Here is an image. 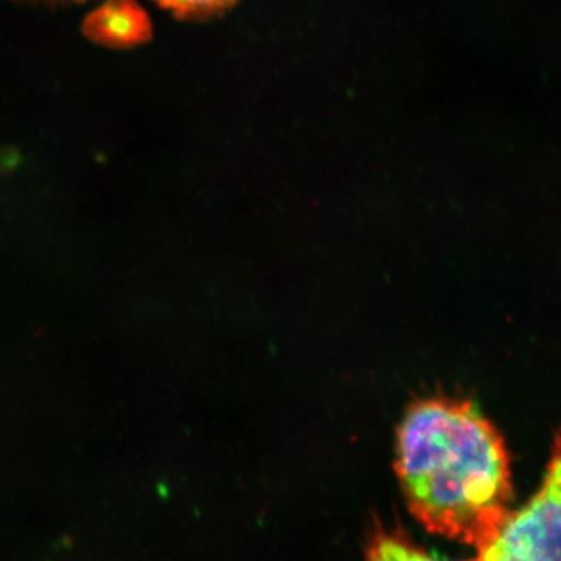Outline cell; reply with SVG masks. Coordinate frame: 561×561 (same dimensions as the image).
<instances>
[{
  "instance_id": "3957f363",
  "label": "cell",
  "mask_w": 561,
  "mask_h": 561,
  "mask_svg": "<svg viewBox=\"0 0 561 561\" xmlns=\"http://www.w3.org/2000/svg\"><path fill=\"white\" fill-rule=\"evenodd\" d=\"M149 32V20L135 0H108L87 20L90 38L114 46L139 43Z\"/></svg>"
},
{
  "instance_id": "6da1fadb",
  "label": "cell",
  "mask_w": 561,
  "mask_h": 561,
  "mask_svg": "<svg viewBox=\"0 0 561 561\" xmlns=\"http://www.w3.org/2000/svg\"><path fill=\"white\" fill-rule=\"evenodd\" d=\"M394 467L413 515L434 534L478 548L511 512L507 449L471 401L412 402L398 426Z\"/></svg>"
},
{
  "instance_id": "5b68a950",
  "label": "cell",
  "mask_w": 561,
  "mask_h": 561,
  "mask_svg": "<svg viewBox=\"0 0 561 561\" xmlns=\"http://www.w3.org/2000/svg\"><path fill=\"white\" fill-rule=\"evenodd\" d=\"M154 2L179 16L203 18L230 9L236 0H154Z\"/></svg>"
},
{
  "instance_id": "277c9868",
  "label": "cell",
  "mask_w": 561,
  "mask_h": 561,
  "mask_svg": "<svg viewBox=\"0 0 561 561\" xmlns=\"http://www.w3.org/2000/svg\"><path fill=\"white\" fill-rule=\"evenodd\" d=\"M365 561H448L431 556L408 538L391 531H378L371 538Z\"/></svg>"
},
{
  "instance_id": "7a4b0ae2",
  "label": "cell",
  "mask_w": 561,
  "mask_h": 561,
  "mask_svg": "<svg viewBox=\"0 0 561 561\" xmlns=\"http://www.w3.org/2000/svg\"><path fill=\"white\" fill-rule=\"evenodd\" d=\"M472 561H561V432L540 490L507 513Z\"/></svg>"
}]
</instances>
